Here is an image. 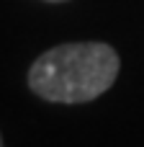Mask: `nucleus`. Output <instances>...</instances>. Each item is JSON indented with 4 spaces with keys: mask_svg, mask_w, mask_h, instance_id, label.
I'll list each match as a JSON object with an SVG mask.
<instances>
[{
    "mask_svg": "<svg viewBox=\"0 0 144 147\" xmlns=\"http://www.w3.org/2000/svg\"><path fill=\"white\" fill-rule=\"evenodd\" d=\"M119 65V54L108 44H59L36 57L28 70V88L52 103H88L113 85Z\"/></svg>",
    "mask_w": 144,
    "mask_h": 147,
    "instance_id": "obj_1",
    "label": "nucleus"
},
{
    "mask_svg": "<svg viewBox=\"0 0 144 147\" xmlns=\"http://www.w3.org/2000/svg\"><path fill=\"white\" fill-rule=\"evenodd\" d=\"M46 3H62V0H46Z\"/></svg>",
    "mask_w": 144,
    "mask_h": 147,
    "instance_id": "obj_2",
    "label": "nucleus"
},
{
    "mask_svg": "<svg viewBox=\"0 0 144 147\" xmlns=\"http://www.w3.org/2000/svg\"><path fill=\"white\" fill-rule=\"evenodd\" d=\"M0 147H3V137H0Z\"/></svg>",
    "mask_w": 144,
    "mask_h": 147,
    "instance_id": "obj_3",
    "label": "nucleus"
}]
</instances>
